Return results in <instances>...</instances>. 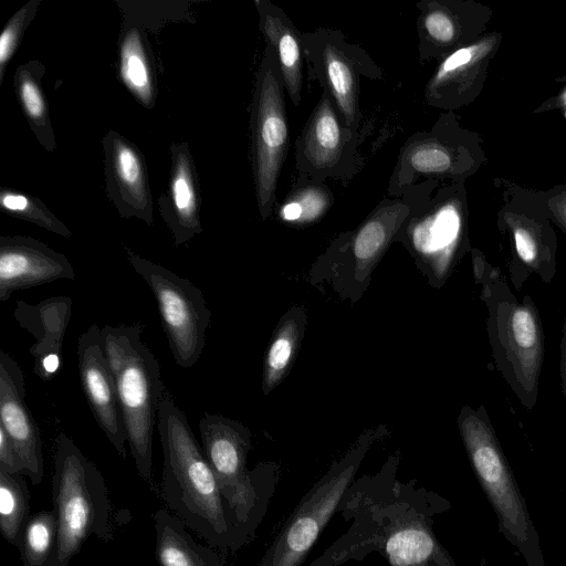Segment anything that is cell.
Masks as SVG:
<instances>
[{"instance_id": "cell-1", "label": "cell", "mask_w": 566, "mask_h": 566, "mask_svg": "<svg viewBox=\"0 0 566 566\" xmlns=\"http://www.w3.org/2000/svg\"><path fill=\"white\" fill-rule=\"evenodd\" d=\"M398 463L390 455L376 473L353 481L337 510L348 530L307 566H340L374 552L390 566H457L433 531L450 501L416 480L401 482Z\"/></svg>"}, {"instance_id": "cell-2", "label": "cell", "mask_w": 566, "mask_h": 566, "mask_svg": "<svg viewBox=\"0 0 566 566\" xmlns=\"http://www.w3.org/2000/svg\"><path fill=\"white\" fill-rule=\"evenodd\" d=\"M157 428L164 455L161 496L169 511L210 546L223 553L243 548L214 472L168 388Z\"/></svg>"}, {"instance_id": "cell-3", "label": "cell", "mask_w": 566, "mask_h": 566, "mask_svg": "<svg viewBox=\"0 0 566 566\" xmlns=\"http://www.w3.org/2000/svg\"><path fill=\"white\" fill-rule=\"evenodd\" d=\"M145 325L102 327L105 353L113 371L128 447L142 479L153 476V436L166 390L160 364L142 335Z\"/></svg>"}, {"instance_id": "cell-4", "label": "cell", "mask_w": 566, "mask_h": 566, "mask_svg": "<svg viewBox=\"0 0 566 566\" xmlns=\"http://www.w3.org/2000/svg\"><path fill=\"white\" fill-rule=\"evenodd\" d=\"M199 433L207 461L245 546L254 539L266 514L280 479L279 467L262 462L252 470L247 468L251 434L235 420L206 412L199 421Z\"/></svg>"}, {"instance_id": "cell-5", "label": "cell", "mask_w": 566, "mask_h": 566, "mask_svg": "<svg viewBox=\"0 0 566 566\" xmlns=\"http://www.w3.org/2000/svg\"><path fill=\"white\" fill-rule=\"evenodd\" d=\"M52 497L57 522L52 566H70L92 535L103 542L112 539L104 476L64 432L54 440Z\"/></svg>"}, {"instance_id": "cell-6", "label": "cell", "mask_w": 566, "mask_h": 566, "mask_svg": "<svg viewBox=\"0 0 566 566\" xmlns=\"http://www.w3.org/2000/svg\"><path fill=\"white\" fill-rule=\"evenodd\" d=\"M458 423L472 469L496 515L499 532L527 566H545L538 532L484 407L474 410L465 406Z\"/></svg>"}, {"instance_id": "cell-7", "label": "cell", "mask_w": 566, "mask_h": 566, "mask_svg": "<svg viewBox=\"0 0 566 566\" xmlns=\"http://www.w3.org/2000/svg\"><path fill=\"white\" fill-rule=\"evenodd\" d=\"M489 317L486 329L495 369L520 402L532 410L537 402L544 358V333L531 296L518 302L505 280L496 274L483 283Z\"/></svg>"}, {"instance_id": "cell-8", "label": "cell", "mask_w": 566, "mask_h": 566, "mask_svg": "<svg viewBox=\"0 0 566 566\" xmlns=\"http://www.w3.org/2000/svg\"><path fill=\"white\" fill-rule=\"evenodd\" d=\"M378 431H368L304 494L287 517L260 566H302L346 491Z\"/></svg>"}, {"instance_id": "cell-9", "label": "cell", "mask_w": 566, "mask_h": 566, "mask_svg": "<svg viewBox=\"0 0 566 566\" xmlns=\"http://www.w3.org/2000/svg\"><path fill=\"white\" fill-rule=\"evenodd\" d=\"M284 91L277 57L266 44L256 74L251 114L255 192L263 220L275 207L277 182L290 144Z\"/></svg>"}, {"instance_id": "cell-10", "label": "cell", "mask_w": 566, "mask_h": 566, "mask_svg": "<svg viewBox=\"0 0 566 566\" xmlns=\"http://www.w3.org/2000/svg\"><path fill=\"white\" fill-rule=\"evenodd\" d=\"M302 43L308 78L328 93L345 126L361 130V78L382 80V70L368 52L338 30L321 27L302 33Z\"/></svg>"}, {"instance_id": "cell-11", "label": "cell", "mask_w": 566, "mask_h": 566, "mask_svg": "<svg viewBox=\"0 0 566 566\" xmlns=\"http://www.w3.org/2000/svg\"><path fill=\"white\" fill-rule=\"evenodd\" d=\"M127 259L154 294L174 361L191 368L206 346L211 312L200 289L165 266L130 251Z\"/></svg>"}, {"instance_id": "cell-12", "label": "cell", "mask_w": 566, "mask_h": 566, "mask_svg": "<svg viewBox=\"0 0 566 566\" xmlns=\"http://www.w3.org/2000/svg\"><path fill=\"white\" fill-rule=\"evenodd\" d=\"M366 132L345 126L323 90L295 143L297 177L323 184L335 179L346 185L363 167L360 145Z\"/></svg>"}, {"instance_id": "cell-13", "label": "cell", "mask_w": 566, "mask_h": 566, "mask_svg": "<svg viewBox=\"0 0 566 566\" xmlns=\"http://www.w3.org/2000/svg\"><path fill=\"white\" fill-rule=\"evenodd\" d=\"M77 361L81 386L93 417L116 452L125 458L127 433L102 328L97 324H92L80 335Z\"/></svg>"}, {"instance_id": "cell-14", "label": "cell", "mask_w": 566, "mask_h": 566, "mask_svg": "<svg viewBox=\"0 0 566 566\" xmlns=\"http://www.w3.org/2000/svg\"><path fill=\"white\" fill-rule=\"evenodd\" d=\"M27 386L18 361L0 350V426L21 458L32 485L44 476L40 429L25 402Z\"/></svg>"}, {"instance_id": "cell-15", "label": "cell", "mask_w": 566, "mask_h": 566, "mask_svg": "<svg viewBox=\"0 0 566 566\" xmlns=\"http://www.w3.org/2000/svg\"><path fill=\"white\" fill-rule=\"evenodd\" d=\"M75 272L62 253L24 237L0 238V301L17 290L31 289L57 280H73Z\"/></svg>"}, {"instance_id": "cell-16", "label": "cell", "mask_w": 566, "mask_h": 566, "mask_svg": "<svg viewBox=\"0 0 566 566\" xmlns=\"http://www.w3.org/2000/svg\"><path fill=\"white\" fill-rule=\"evenodd\" d=\"M433 180L417 182L399 196H387L350 233L349 248L358 270H366L378 260L406 221L422 207Z\"/></svg>"}, {"instance_id": "cell-17", "label": "cell", "mask_w": 566, "mask_h": 566, "mask_svg": "<svg viewBox=\"0 0 566 566\" xmlns=\"http://www.w3.org/2000/svg\"><path fill=\"white\" fill-rule=\"evenodd\" d=\"M72 305L70 296H52L36 304L21 300L15 302L13 317L34 337L29 353L33 358V370L43 381L51 380L60 369Z\"/></svg>"}, {"instance_id": "cell-18", "label": "cell", "mask_w": 566, "mask_h": 566, "mask_svg": "<svg viewBox=\"0 0 566 566\" xmlns=\"http://www.w3.org/2000/svg\"><path fill=\"white\" fill-rule=\"evenodd\" d=\"M433 185L434 180L422 207L406 221L396 238L403 235L419 255L446 268L459 239L461 217L454 202L432 198Z\"/></svg>"}, {"instance_id": "cell-19", "label": "cell", "mask_w": 566, "mask_h": 566, "mask_svg": "<svg viewBox=\"0 0 566 566\" xmlns=\"http://www.w3.org/2000/svg\"><path fill=\"white\" fill-rule=\"evenodd\" d=\"M260 30L277 57L284 90L294 106L302 99L304 80V49L302 32L290 17L269 0H255Z\"/></svg>"}, {"instance_id": "cell-20", "label": "cell", "mask_w": 566, "mask_h": 566, "mask_svg": "<svg viewBox=\"0 0 566 566\" xmlns=\"http://www.w3.org/2000/svg\"><path fill=\"white\" fill-rule=\"evenodd\" d=\"M153 520L159 566H224L227 553L199 544L187 525L170 511L159 509Z\"/></svg>"}, {"instance_id": "cell-21", "label": "cell", "mask_w": 566, "mask_h": 566, "mask_svg": "<svg viewBox=\"0 0 566 566\" xmlns=\"http://www.w3.org/2000/svg\"><path fill=\"white\" fill-rule=\"evenodd\" d=\"M334 203L326 184L295 177L289 192L277 206V218L286 223L304 226L322 219Z\"/></svg>"}, {"instance_id": "cell-22", "label": "cell", "mask_w": 566, "mask_h": 566, "mask_svg": "<svg viewBox=\"0 0 566 566\" xmlns=\"http://www.w3.org/2000/svg\"><path fill=\"white\" fill-rule=\"evenodd\" d=\"M56 541L57 522L54 510L30 515L17 542L23 566H52Z\"/></svg>"}, {"instance_id": "cell-23", "label": "cell", "mask_w": 566, "mask_h": 566, "mask_svg": "<svg viewBox=\"0 0 566 566\" xmlns=\"http://www.w3.org/2000/svg\"><path fill=\"white\" fill-rule=\"evenodd\" d=\"M29 516V490L23 474L0 470V531L9 544L17 546Z\"/></svg>"}, {"instance_id": "cell-24", "label": "cell", "mask_w": 566, "mask_h": 566, "mask_svg": "<svg viewBox=\"0 0 566 566\" xmlns=\"http://www.w3.org/2000/svg\"><path fill=\"white\" fill-rule=\"evenodd\" d=\"M171 192L176 212L171 229L176 244H181L201 231L197 218L195 188L188 161L184 155H180L176 161Z\"/></svg>"}, {"instance_id": "cell-25", "label": "cell", "mask_w": 566, "mask_h": 566, "mask_svg": "<svg viewBox=\"0 0 566 566\" xmlns=\"http://www.w3.org/2000/svg\"><path fill=\"white\" fill-rule=\"evenodd\" d=\"M120 73L127 87L144 103L153 97L149 67L144 54L139 34L130 30L120 50Z\"/></svg>"}, {"instance_id": "cell-26", "label": "cell", "mask_w": 566, "mask_h": 566, "mask_svg": "<svg viewBox=\"0 0 566 566\" xmlns=\"http://www.w3.org/2000/svg\"><path fill=\"white\" fill-rule=\"evenodd\" d=\"M113 164L117 181L126 199L135 205L146 203V187L140 160L125 143L115 142Z\"/></svg>"}, {"instance_id": "cell-27", "label": "cell", "mask_w": 566, "mask_h": 566, "mask_svg": "<svg viewBox=\"0 0 566 566\" xmlns=\"http://www.w3.org/2000/svg\"><path fill=\"white\" fill-rule=\"evenodd\" d=\"M297 334V322L291 317L281 326L271 343L264 369L263 388L265 392L273 388L289 366L295 350Z\"/></svg>"}, {"instance_id": "cell-28", "label": "cell", "mask_w": 566, "mask_h": 566, "mask_svg": "<svg viewBox=\"0 0 566 566\" xmlns=\"http://www.w3.org/2000/svg\"><path fill=\"white\" fill-rule=\"evenodd\" d=\"M1 206L9 211L24 214L28 219L33 220L51 231L62 235H70V231L57 220L50 217L43 210L30 208L31 202L23 195L12 192L3 193L1 196Z\"/></svg>"}, {"instance_id": "cell-29", "label": "cell", "mask_w": 566, "mask_h": 566, "mask_svg": "<svg viewBox=\"0 0 566 566\" xmlns=\"http://www.w3.org/2000/svg\"><path fill=\"white\" fill-rule=\"evenodd\" d=\"M19 94L28 116L34 122L42 120L45 116L42 94L34 81L25 73L20 76Z\"/></svg>"}, {"instance_id": "cell-30", "label": "cell", "mask_w": 566, "mask_h": 566, "mask_svg": "<svg viewBox=\"0 0 566 566\" xmlns=\"http://www.w3.org/2000/svg\"><path fill=\"white\" fill-rule=\"evenodd\" d=\"M24 10L18 12L8 23L7 28L0 35V73L3 74L4 65L11 57L19 38L20 29L23 22Z\"/></svg>"}, {"instance_id": "cell-31", "label": "cell", "mask_w": 566, "mask_h": 566, "mask_svg": "<svg viewBox=\"0 0 566 566\" xmlns=\"http://www.w3.org/2000/svg\"><path fill=\"white\" fill-rule=\"evenodd\" d=\"M0 470L10 474L20 473L25 475L24 464L19 457L12 441L0 426Z\"/></svg>"}, {"instance_id": "cell-32", "label": "cell", "mask_w": 566, "mask_h": 566, "mask_svg": "<svg viewBox=\"0 0 566 566\" xmlns=\"http://www.w3.org/2000/svg\"><path fill=\"white\" fill-rule=\"evenodd\" d=\"M560 377L562 388L566 400V318L563 326V336L560 342Z\"/></svg>"}, {"instance_id": "cell-33", "label": "cell", "mask_w": 566, "mask_h": 566, "mask_svg": "<svg viewBox=\"0 0 566 566\" xmlns=\"http://www.w3.org/2000/svg\"><path fill=\"white\" fill-rule=\"evenodd\" d=\"M480 566H486V559L484 557L481 559Z\"/></svg>"}, {"instance_id": "cell-34", "label": "cell", "mask_w": 566, "mask_h": 566, "mask_svg": "<svg viewBox=\"0 0 566 566\" xmlns=\"http://www.w3.org/2000/svg\"><path fill=\"white\" fill-rule=\"evenodd\" d=\"M564 102L566 103V92H565V94H564Z\"/></svg>"}, {"instance_id": "cell-35", "label": "cell", "mask_w": 566, "mask_h": 566, "mask_svg": "<svg viewBox=\"0 0 566 566\" xmlns=\"http://www.w3.org/2000/svg\"><path fill=\"white\" fill-rule=\"evenodd\" d=\"M565 217H566V212H565Z\"/></svg>"}]
</instances>
